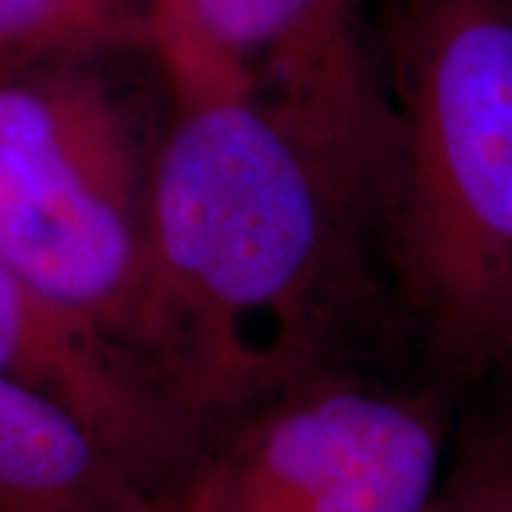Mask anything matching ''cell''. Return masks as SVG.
I'll return each instance as SVG.
<instances>
[{"label":"cell","mask_w":512,"mask_h":512,"mask_svg":"<svg viewBox=\"0 0 512 512\" xmlns=\"http://www.w3.org/2000/svg\"><path fill=\"white\" fill-rule=\"evenodd\" d=\"M163 63L177 106L154 185L146 362L200 444L291 384L365 365L399 322L370 185L217 74Z\"/></svg>","instance_id":"obj_1"},{"label":"cell","mask_w":512,"mask_h":512,"mask_svg":"<svg viewBox=\"0 0 512 512\" xmlns=\"http://www.w3.org/2000/svg\"><path fill=\"white\" fill-rule=\"evenodd\" d=\"M379 245L399 328L447 382L512 353V0H396Z\"/></svg>","instance_id":"obj_2"},{"label":"cell","mask_w":512,"mask_h":512,"mask_svg":"<svg viewBox=\"0 0 512 512\" xmlns=\"http://www.w3.org/2000/svg\"><path fill=\"white\" fill-rule=\"evenodd\" d=\"M174 106L157 40L0 77V259L146 373Z\"/></svg>","instance_id":"obj_3"},{"label":"cell","mask_w":512,"mask_h":512,"mask_svg":"<svg viewBox=\"0 0 512 512\" xmlns=\"http://www.w3.org/2000/svg\"><path fill=\"white\" fill-rule=\"evenodd\" d=\"M441 478L439 393L350 365L208 433L163 512H427Z\"/></svg>","instance_id":"obj_4"},{"label":"cell","mask_w":512,"mask_h":512,"mask_svg":"<svg viewBox=\"0 0 512 512\" xmlns=\"http://www.w3.org/2000/svg\"><path fill=\"white\" fill-rule=\"evenodd\" d=\"M154 40L274 111L382 197L393 100L362 0H160Z\"/></svg>","instance_id":"obj_5"},{"label":"cell","mask_w":512,"mask_h":512,"mask_svg":"<svg viewBox=\"0 0 512 512\" xmlns=\"http://www.w3.org/2000/svg\"><path fill=\"white\" fill-rule=\"evenodd\" d=\"M0 376L74 410L160 501L174 490L197 439L128 353L60 311L0 259Z\"/></svg>","instance_id":"obj_6"},{"label":"cell","mask_w":512,"mask_h":512,"mask_svg":"<svg viewBox=\"0 0 512 512\" xmlns=\"http://www.w3.org/2000/svg\"><path fill=\"white\" fill-rule=\"evenodd\" d=\"M0 512H163L74 410L0 376Z\"/></svg>","instance_id":"obj_7"},{"label":"cell","mask_w":512,"mask_h":512,"mask_svg":"<svg viewBox=\"0 0 512 512\" xmlns=\"http://www.w3.org/2000/svg\"><path fill=\"white\" fill-rule=\"evenodd\" d=\"M160 0H0V77L154 43Z\"/></svg>","instance_id":"obj_8"},{"label":"cell","mask_w":512,"mask_h":512,"mask_svg":"<svg viewBox=\"0 0 512 512\" xmlns=\"http://www.w3.org/2000/svg\"><path fill=\"white\" fill-rule=\"evenodd\" d=\"M427 512H512V427L476 444Z\"/></svg>","instance_id":"obj_9"},{"label":"cell","mask_w":512,"mask_h":512,"mask_svg":"<svg viewBox=\"0 0 512 512\" xmlns=\"http://www.w3.org/2000/svg\"><path fill=\"white\" fill-rule=\"evenodd\" d=\"M501 370H504V373H510V376H512V353H510V359H507V365L501 367Z\"/></svg>","instance_id":"obj_10"}]
</instances>
